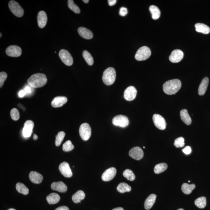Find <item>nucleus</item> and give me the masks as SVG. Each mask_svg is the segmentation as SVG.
Returning a JSON list of instances; mask_svg holds the SVG:
<instances>
[{
	"mask_svg": "<svg viewBox=\"0 0 210 210\" xmlns=\"http://www.w3.org/2000/svg\"><path fill=\"white\" fill-rule=\"evenodd\" d=\"M182 87L180 80L174 79L166 82L163 85V90L166 94L172 95L175 94Z\"/></svg>",
	"mask_w": 210,
	"mask_h": 210,
	"instance_id": "obj_1",
	"label": "nucleus"
},
{
	"mask_svg": "<svg viewBox=\"0 0 210 210\" xmlns=\"http://www.w3.org/2000/svg\"><path fill=\"white\" fill-rule=\"evenodd\" d=\"M47 82L46 75L42 73H37L32 75L27 80L28 84L33 88L43 87Z\"/></svg>",
	"mask_w": 210,
	"mask_h": 210,
	"instance_id": "obj_2",
	"label": "nucleus"
},
{
	"mask_svg": "<svg viewBox=\"0 0 210 210\" xmlns=\"http://www.w3.org/2000/svg\"><path fill=\"white\" fill-rule=\"evenodd\" d=\"M116 78V72L115 69L110 67L104 71L102 80L105 85L110 86L114 83Z\"/></svg>",
	"mask_w": 210,
	"mask_h": 210,
	"instance_id": "obj_3",
	"label": "nucleus"
},
{
	"mask_svg": "<svg viewBox=\"0 0 210 210\" xmlns=\"http://www.w3.org/2000/svg\"><path fill=\"white\" fill-rule=\"evenodd\" d=\"M151 51L147 46H144L139 49L136 54L135 57L138 61H143L147 60L151 55Z\"/></svg>",
	"mask_w": 210,
	"mask_h": 210,
	"instance_id": "obj_4",
	"label": "nucleus"
},
{
	"mask_svg": "<svg viewBox=\"0 0 210 210\" xmlns=\"http://www.w3.org/2000/svg\"><path fill=\"white\" fill-rule=\"evenodd\" d=\"M9 9L14 15L22 17L24 14V10L18 3L14 1H11L8 4Z\"/></svg>",
	"mask_w": 210,
	"mask_h": 210,
	"instance_id": "obj_5",
	"label": "nucleus"
},
{
	"mask_svg": "<svg viewBox=\"0 0 210 210\" xmlns=\"http://www.w3.org/2000/svg\"><path fill=\"white\" fill-rule=\"evenodd\" d=\"M79 133L80 137L83 140L87 141L91 136L92 129L88 123H83L80 126Z\"/></svg>",
	"mask_w": 210,
	"mask_h": 210,
	"instance_id": "obj_6",
	"label": "nucleus"
},
{
	"mask_svg": "<svg viewBox=\"0 0 210 210\" xmlns=\"http://www.w3.org/2000/svg\"><path fill=\"white\" fill-rule=\"evenodd\" d=\"M112 122L115 126L125 128L129 125V119L126 116L119 115L115 116L113 118Z\"/></svg>",
	"mask_w": 210,
	"mask_h": 210,
	"instance_id": "obj_7",
	"label": "nucleus"
},
{
	"mask_svg": "<svg viewBox=\"0 0 210 210\" xmlns=\"http://www.w3.org/2000/svg\"><path fill=\"white\" fill-rule=\"evenodd\" d=\"M59 56L62 62L66 65L71 66L73 65V58L68 51L65 49H61L59 53Z\"/></svg>",
	"mask_w": 210,
	"mask_h": 210,
	"instance_id": "obj_8",
	"label": "nucleus"
},
{
	"mask_svg": "<svg viewBox=\"0 0 210 210\" xmlns=\"http://www.w3.org/2000/svg\"><path fill=\"white\" fill-rule=\"evenodd\" d=\"M153 120L155 125L158 129L161 130H164L166 129V120L161 115L156 114L154 115Z\"/></svg>",
	"mask_w": 210,
	"mask_h": 210,
	"instance_id": "obj_9",
	"label": "nucleus"
},
{
	"mask_svg": "<svg viewBox=\"0 0 210 210\" xmlns=\"http://www.w3.org/2000/svg\"><path fill=\"white\" fill-rule=\"evenodd\" d=\"M6 52V54L9 57H17L21 55L22 50L18 46L12 45L7 48Z\"/></svg>",
	"mask_w": 210,
	"mask_h": 210,
	"instance_id": "obj_10",
	"label": "nucleus"
},
{
	"mask_svg": "<svg viewBox=\"0 0 210 210\" xmlns=\"http://www.w3.org/2000/svg\"><path fill=\"white\" fill-rule=\"evenodd\" d=\"M129 156L135 160H139L141 159L144 156V152L142 149L139 147H133L130 150Z\"/></svg>",
	"mask_w": 210,
	"mask_h": 210,
	"instance_id": "obj_11",
	"label": "nucleus"
},
{
	"mask_svg": "<svg viewBox=\"0 0 210 210\" xmlns=\"http://www.w3.org/2000/svg\"><path fill=\"white\" fill-rule=\"evenodd\" d=\"M137 91L133 86H130L125 89L124 93V98L127 101H132L136 98Z\"/></svg>",
	"mask_w": 210,
	"mask_h": 210,
	"instance_id": "obj_12",
	"label": "nucleus"
},
{
	"mask_svg": "<svg viewBox=\"0 0 210 210\" xmlns=\"http://www.w3.org/2000/svg\"><path fill=\"white\" fill-rule=\"evenodd\" d=\"M59 170L62 175L66 177H70L73 176V173L69 163L64 161L59 166Z\"/></svg>",
	"mask_w": 210,
	"mask_h": 210,
	"instance_id": "obj_13",
	"label": "nucleus"
},
{
	"mask_svg": "<svg viewBox=\"0 0 210 210\" xmlns=\"http://www.w3.org/2000/svg\"><path fill=\"white\" fill-rule=\"evenodd\" d=\"M183 57V52L182 50L176 49L172 52L169 56V59L172 63H178L182 60Z\"/></svg>",
	"mask_w": 210,
	"mask_h": 210,
	"instance_id": "obj_14",
	"label": "nucleus"
},
{
	"mask_svg": "<svg viewBox=\"0 0 210 210\" xmlns=\"http://www.w3.org/2000/svg\"><path fill=\"white\" fill-rule=\"evenodd\" d=\"M34 123L31 120H27L24 125L23 135L25 138L30 137L33 132Z\"/></svg>",
	"mask_w": 210,
	"mask_h": 210,
	"instance_id": "obj_15",
	"label": "nucleus"
},
{
	"mask_svg": "<svg viewBox=\"0 0 210 210\" xmlns=\"http://www.w3.org/2000/svg\"><path fill=\"white\" fill-rule=\"evenodd\" d=\"M116 174V169L114 167H111L105 170L102 176V180L105 182H109L115 177Z\"/></svg>",
	"mask_w": 210,
	"mask_h": 210,
	"instance_id": "obj_16",
	"label": "nucleus"
},
{
	"mask_svg": "<svg viewBox=\"0 0 210 210\" xmlns=\"http://www.w3.org/2000/svg\"><path fill=\"white\" fill-rule=\"evenodd\" d=\"M47 20L48 17L46 13L44 11H40L38 16V25L40 28H43L45 27Z\"/></svg>",
	"mask_w": 210,
	"mask_h": 210,
	"instance_id": "obj_17",
	"label": "nucleus"
},
{
	"mask_svg": "<svg viewBox=\"0 0 210 210\" xmlns=\"http://www.w3.org/2000/svg\"><path fill=\"white\" fill-rule=\"evenodd\" d=\"M51 188L61 193H65L67 190V186L62 182H53L51 184Z\"/></svg>",
	"mask_w": 210,
	"mask_h": 210,
	"instance_id": "obj_18",
	"label": "nucleus"
},
{
	"mask_svg": "<svg viewBox=\"0 0 210 210\" xmlns=\"http://www.w3.org/2000/svg\"><path fill=\"white\" fill-rule=\"evenodd\" d=\"M67 102V99L65 97L59 96L54 98L52 102V105L54 107L57 108L62 106L64 105Z\"/></svg>",
	"mask_w": 210,
	"mask_h": 210,
	"instance_id": "obj_19",
	"label": "nucleus"
},
{
	"mask_svg": "<svg viewBox=\"0 0 210 210\" xmlns=\"http://www.w3.org/2000/svg\"><path fill=\"white\" fill-rule=\"evenodd\" d=\"M78 31L80 36L85 39H90L93 38L92 32L85 27H79Z\"/></svg>",
	"mask_w": 210,
	"mask_h": 210,
	"instance_id": "obj_20",
	"label": "nucleus"
},
{
	"mask_svg": "<svg viewBox=\"0 0 210 210\" xmlns=\"http://www.w3.org/2000/svg\"><path fill=\"white\" fill-rule=\"evenodd\" d=\"M29 178L31 182L35 184L41 183L43 180L42 175L35 171H32L30 173Z\"/></svg>",
	"mask_w": 210,
	"mask_h": 210,
	"instance_id": "obj_21",
	"label": "nucleus"
},
{
	"mask_svg": "<svg viewBox=\"0 0 210 210\" xmlns=\"http://www.w3.org/2000/svg\"><path fill=\"white\" fill-rule=\"evenodd\" d=\"M209 82V79L207 77H205L202 80L198 89V94L200 95H204L206 93Z\"/></svg>",
	"mask_w": 210,
	"mask_h": 210,
	"instance_id": "obj_22",
	"label": "nucleus"
},
{
	"mask_svg": "<svg viewBox=\"0 0 210 210\" xmlns=\"http://www.w3.org/2000/svg\"><path fill=\"white\" fill-rule=\"evenodd\" d=\"M156 195L154 194H152L147 197L145 200V205H144L146 210L151 209L156 201Z\"/></svg>",
	"mask_w": 210,
	"mask_h": 210,
	"instance_id": "obj_23",
	"label": "nucleus"
},
{
	"mask_svg": "<svg viewBox=\"0 0 210 210\" xmlns=\"http://www.w3.org/2000/svg\"><path fill=\"white\" fill-rule=\"evenodd\" d=\"M195 30L198 33L208 34L210 32V28L207 25L203 23H197L195 25Z\"/></svg>",
	"mask_w": 210,
	"mask_h": 210,
	"instance_id": "obj_24",
	"label": "nucleus"
},
{
	"mask_svg": "<svg viewBox=\"0 0 210 210\" xmlns=\"http://www.w3.org/2000/svg\"><path fill=\"white\" fill-rule=\"evenodd\" d=\"M180 117L181 119L184 123L187 125H190L192 123V119L189 116L187 110L184 109L180 111Z\"/></svg>",
	"mask_w": 210,
	"mask_h": 210,
	"instance_id": "obj_25",
	"label": "nucleus"
},
{
	"mask_svg": "<svg viewBox=\"0 0 210 210\" xmlns=\"http://www.w3.org/2000/svg\"><path fill=\"white\" fill-rule=\"evenodd\" d=\"M60 197L57 193L50 194L46 197V200L49 204H54L58 203L60 201Z\"/></svg>",
	"mask_w": 210,
	"mask_h": 210,
	"instance_id": "obj_26",
	"label": "nucleus"
},
{
	"mask_svg": "<svg viewBox=\"0 0 210 210\" xmlns=\"http://www.w3.org/2000/svg\"><path fill=\"white\" fill-rule=\"evenodd\" d=\"M85 197V195L84 192L83 191L79 190L73 195L72 197V200L75 203H81V201L84 199Z\"/></svg>",
	"mask_w": 210,
	"mask_h": 210,
	"instance_id": "obj_27",
	"label": "nucleus"
},
{
	"mask_svg": "<svg viewBox=\"0 0 210 210\" xmlns=\"http://www.w3.org/2000/svg\"><path fill=\"white\" fill-rule=\"evenodd\" d=\"M151 13L152 14V18L154 20H157L159 18L161 12L159 9L154 5L151 6L149 8Z\"/></svg>",
	"mask_w": 210,
	"mask_h": 210,
	"instance_id": "obj_28",
	"label": "nucleus"
},
{
	"mask_svg": "<svg viewBox=\"0 0 210 210\" xmlns=\"http://www.w3.org/2000/svg\"><path fill=\"white\" fill-rule=\"evenodd\" d=\"M195 184H189L187 183H184L182 184V190L185 194H190L195 188Z\"/></svg>",
	"mask_w": 210,
	"mask_h": 210,
	"instance_id": "obj_29",
	"label": "nucleus"
},
{
	"mask_svg": "<svg viewBox=\"0 0 210 210\" xmlns=\"http://www.w3.org/2000/svg\"><path fill=\"white\" fill-rule=\"evenodd\" d=\"M117 190L121 193H124L126 192H130L131 190V187L127 184L125 182H121L118 186Z\"/></svg>",
	"mask_w": 210,
	"mask_h": 210,
	"instance_id": "obj_30",
	"label": "nucleus"
},
{
	"mask_svg": "<svg viewBox=\"0 0 210 210\" xmlns=\"http://www.w3.org/2000/svg\"><path fill=\"white\" fill-rule=\"evenodd\" d=\"M16 187L17 191L22 194L27 195L29 193L28 189L23 183L18 182L16 184Z\"/></svg>",
	"mask_w": 210,
	"mask_h": 210,
	"instance_id": "obj_31",
	"label": "nucleus"
},
{
	"mask_svg": "<svg viewBox=\"0 0 210 210\" xmlns=\"http://www.w3.org/2000/svg\"><path fill=\"white\" fill-rule=\"evenodd\" d=\"M167 165L166 163H161L155 166L154 171L155 174H159L166 171L167 169Z\"/></svg>",
	"mask_w": 210,
	"mask_h": 210,
	"instance_id": "obj_32",
	"label": "nucleus"
},
{
	"mask_svg": "<svg viewBox=\"0 0 210 210\" xmlns=\"http://www.w3.org/2000/svg\"><path fill=\"white\" fill-rule=\"evenodd\" d=\"M196 206L200 209H203L206 206V198L204 197H200L197 198L195 201Z\"/></svg>",
	"mask_w": 210,
	"mask_h": 210,
	"instance_id": "obj_33",
	"label": "nucleus"
},
{
	"mask_svg": "<svg viewBox=\"0 0 210 210\" xmlns=\"http://www.w3.org/2000/svg\"><path fill=\"white\" fill-rule=\"evenodd\" d=\"M83 56L85 60L89 65H92L94 63V59L90 53L87 51L85 50L83 52Z\"/></svg>",
	"mask_w": 210,
	"mask_h": 210,
	"instance_id": "obj_34",
	"label": "nucleus"
},
{
	"mask_svg": "<svg viewBox=\"0 0 210 210\" xmlns=\"http://www.w3.org/2000/svg\"><path fill=\"white\" fill-rule=\"evenodd\" d=\"M67 4H68V7L70 10L73 11V12L76 14L80 13L79 8L77 5L74 4V1L73 0H69Z\"/></svg>",
	"mask_w": 210,
	"mask_h": 210,
	"instance_id": "obj_35",
	"label": "nucleus"
},
{
	"mask_svg": "<svg viewBox=\"0 0 210 210\" xmlns=\"http://www.w3.org/2000/svg\"><path fill=\"white\" fill-rule=\"evenodd\" d=\"M123 176L128 180L133 181L136 179V176L134 173L130 169H126L123 172Z\"/></svg>",
	"mask_w": 210,
	"mask_h": 210,
	"instance_id": "obj_36",
	"label": "nucleus"
},
{
	"mask_svg": "<svg viewBox=\"0 0 210 210\" xmlns=\"http://www.w3.org/2000/svg\"><path fill=\"white\" fill-rule=\"evenodd\" d=\"M65 136V133L64 131H60L58 133L57 136H56L55 145L57 146H59L61 145L64 138Z\"/></svg>",
	"mask_w": 210,
	"mask_h": 210,
	"instance_id": "obj_37",
	"label": "nucleus"
},
{
	"mask_svg": "<svg viewBox=\"0 0 210 210\" xmlns=\"http://www.w3.org/2000/svg\"><path fill=\"white\" fill-rule=\"evenodd\" d=\"M74 148V146L72 144L71 141H67L64 144L62 149L64 151L69 152L71 151Z\"/></svg>",
	"mask_w": 210,
	"mask_h": 210,
	"instance_id": "obj_38",
	"label": "nucleus"
},
{
	"mask_svg": "<svg viewBox=\"0 0 210 210\" xmlns=\"http://www.w3.org/2000/svg\"><path fill=\"white\" fill-rule=\"evenodd\" d=\"M11 116L13 120L17 121L20 118V113L18 110L16 108H13L11 110Z\"/></svg>",
	"mask_w": 210,
	"mask_h": 210,
	"instance_id": "obj_39",
	"label": "nucleus"
},
{
	"mask_svg": "<svg viewBox=\"0 0 210 210\" xmlns=\"http://www.w3.org/2000/svg\"><path fill=\"white\" fill-rule=\"evenodd\" d=\"M174 145L177 148L182 147L184 145V139L183 137H179L175 140Z\"/></svg>",
	"mask_w": 210,
	"mask_h": 210,
	"instance_id": "obj_40",
	"label": "nucleus"
},
{
	"mask_svg": "<svg viewBox=\"0 0 210 210\" xmlns=\"http://www.w3.org/2000/svg\"><path fill=\"white\" fill-rule=\"evenodd\" d=\"M8 75L5 72H2L0 73V87L2 88L5 81L7 78Z\"/></svg>",
	"mask_w": 210,
	"mask_h": 210,
	"instance_id": "obj_41",
	"label": "nucleus"
},
{
	"mask_svg": "<svg viewBox=\"0 0 210 210\" xmlns=\"http://www.w3.org/2000/svg\"><path fill=\"white\" fill-rule=\"evenodd\" d=\"M128 13L127 9L126 8L121 7L120 9L119 14L120 16L122 17L125 16Z\"/></svg>",
	"mask_w": 210,
	"mask_h": 210,
	"instance_id": "obj_42",
	"label": "nucleus"
},
{
	"mask_svg": "<svg viewBox=\"0 0 210 210\" xmlns=\"http://www.w3.org/2000/svg\"><path fill=\"white\" fill-rule=\"evenodd\" d=\"M182 152L186 155H188L190 154L192 152V149L191 147L187 146L185 147V148L182 149Z\"/></svg>",
	"mask_w": 210,
	"mask_h": 210,
	"instance_id": "obj_43",
	"label": "nucleus"
},
{
	"mask_svg": "<svg viewBox=\"0 0 210 210\" xmlns=\"http://www.w3.org/2000/svg\"><path fill=\"white\" fill-rule=\"evenodd\" d=\"M30 86H25L24 89L23 90L25 91V92H26L27 95L31 94L32 90Z\"/></svg>",
	"mask_w": 210,
	"mask_h": 210,
	"instance_id": "obj_44",
	"label": "nucleus"
},
{
	"mask_svg": "<svg viewBox=\"0 0 210 210\" xmlns=\"http://www.w3.org/2000/svg\"><path fill=\"white\" fill-rule=\"evenodd\" d=\"M26 95H27L26 93L23 90H20L18 93V95L19 97L20 98H22L24 97Z\"/></svg>",
	"mask_w": 210,
	"mask_h": 210,
	"instance_id": "obj_45",
	"label": "nucleus"
},
{
	"mask_svg": "<svg viewBox=\"0 0 210 210\" xmlns=\"http://www.w3.org/2000/svg\"><path fill=\"white\" fill-rule=\"evenodd\" d=\"M116 0H108V3L109 6H113L116 4Z\"/></svg>",
	"mask_w": 210,
	"mask_h": 210,
	"instance_id": "obj_46",
	"label": "nucleus"
},
{
	"mask_svg": "<svg viewBox=\"0 0 210 210\" xmlns=\"http://www.w3.org/2000/svg\"><path fill=\"white\" fill-rule=\"evenodd\" d=\"M55 210H69V209L67 206H62L57 208Z\"/></svg>",
	"mask_w": 210,
	"mask_h": 210,
	"instance_id": "obj_47",
	"label": "nucleus"
},
{
	"mask_svg": "<svg viewBox=\"0 0 210 210\" xmlns=\"http://www.w3.org/2000/svg\"><path fill=\"white\" fill-rule=\"evenodd\" d=\"M112 210H124V209L123 208L119 207L115 208Z\"/></svg>",
	"mask_w": 210,
	"mask_h": 210,
	"instance_id": "obj_48",
	"label": "nucleus"
},
{
	"mask_svg": "<svg viewBox=\"0 0 210 210\" xmlns=\"http://www.w3.org/2000/svg\"><path fill=\"white\" fill-rule=\"evenodd\" d=\"M33 139L35 140H37V139H38V136L37 135L35 134L34 135H33Z\"/></svg>",
	"mask_w": 210,
	"mask_h": 210,
	"instance_id": "obj_49",
	"label": "nucleus"
},
{
	"mask_svg": "<svg viewBox=\"0 0 210 210\" xmlns=\"http://www.w3.org/2000/svg\"><path fill=\"white\" fill-rule=\"evenodd\" d=\"M83 1L85 3H89V0H83Z\"/></svg>",
	"mask_w": 210,
	"mask_h": 210,
	"instance_id": "obj_50",
	"label": "nucleus"
},
{
	"mask_svg": "<svg viewBox=\"0 0 210 210\" xmlns=\"http://www.w3.org/2000/svg\"><path fill=\"white\" fill-rule=\"evenodd\" d=\"M8 210H16L14 209H12H12H10Z\"/></svg>",
	"mask_w": 210,
	"mask_h": 210,
	"instance_id": "obj_51",
	"label": "nucleus"
},
{
	"mask_svg": "<svg viewBox=\"0 0 210 210\" xmlns=\"http://www.w3.org/2000/svg\"><path fill=\"white\" fill-rule=\"evenodd\" d=\"M177 210H184L183 209H181H181H178Z\"/></svg>",
	"mask_w": 210,
	"mask_h": 210,
	"instance_id": "obj_52",
	"label": "nucleus"
},
{
	"mask_svg": "<svg viewBox=\"0 0 210 210\" xmlns=\"http://www.w3.org/2000/svg\"><path fill=\"white\" fill-rule=\"evenodd\" d=\"M0 34H1V36H0V38H1V36H2V33H0Z\"/></svg>",
	"mask_w": 210,
	"mask_h": 210,
	"instance_id": "obj_53",
	"label": "nucleus"
},
{
	"mask_svg": "<svg viewBox=\"0 0 210 210\" xmlns=\"http://www.w3.org/2000/svg\"><path fill=\"white\" fill-rule=\"evenodd\" d=\"M188 182H190V181H188Z\"/></svg>",
	"mask_w": 210,
	"mask_h": 210,
	"instance_id": "obj_54",
	"label": "nucleus"
}]
</instances>
